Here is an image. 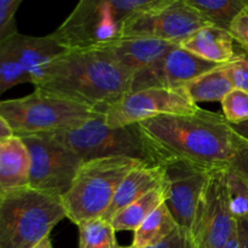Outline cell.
Wrapping results in <instances>:
<instances>
[{"instance_id":"6da1fadb","label":"cell","mask_w":248,"mask_h":248,"mask_svg":"<svg viewBox=\"0 0 248 248\" xmlns=\"http://www.w3.org/2000/svg\"><path fill=\"white\" fill-rule=\"evenodd\" d=\"M138 125L161 164L181 160L208 171L225 170L241 142L224 115L202 108L191 114L156 116Z\"/></svg>"},{"instance_id":"7a4b0ae2","label":"cell","mask_w":248,"mask_h":248,"mask_svg":"<svg viewBox=\"0 0 248 248\" xmlns=\"http://www.w3.org/2000/svg\"><path fill=\"white\" fill-rule=\"evenodd\" d=\"M133 74L103 47L64 50L44 72L35 90L87 107L104 115L131 92Z\"/></svg>"},{"instance_id":"3957f363","label":"cell","mask_w":248,"mask_h":248,"mask_svg":"<svg viewBox=\"0 0 248 248\" xmlns=\"http://www.w3.org/2000/svg\"><path fill=\"white\" fill-rule=\"evenodd\" d=\"M166 0H79L52 34L65 50L99 48L123 36L126 22Z\"/></svg>"},{"instance_id":"277c9868","label":"cell","mask_w":248,"mask_h":248,"mask_svg":"<svg viewBox=\"0 0 248 248\" xmlns=\"http://www.w3.org/2000/svg\"><path fill=\"white\" fill-rule=\"evenodd\" d=\"M63 218L61 196L31 186L0 193V248H34Z\"/></svg>"},{"instance_id":"5b68a950","label":"cell","mask_w":248,"mask_h":248,"mask_svg":"<svg viewBox=\"0 0 248 248\" xmlns=\"http://www.w3.org/2000/svg\"><path fill=\"white\" fill-rule=\"evenodd\" d=\"M144 161L127 156L84 161L67 193L62 196L65 218L79 225L102 218L128 172Z\"/></svg>"},{"instance_id":"8992f818","label":"cell","mask_w":248,"mask_h":248,"mask_svg":"<svg viewBox=\"0 0 248 248\" xmlns=\"http://www.w3.org/2000/svg\"><path fill=\"white\" fill-rule=\"evenodd\" d=\"M0 115L15 136L26 137L72 130L102 114L62 97L34 90L22 98L0 101Z\"/></svg>"},{"instance_id":"52a82bcc","label":"cell","mask_w":248,"mask_h":248,"mask_svg":"<svg viewBox=\"0 0 248 248\" xmlns=\"http://www.w3.org/2000/svg\"><path fill=\"white\" fill-rule=\"evenodd\" d=\"M50 135L77 153L82 161L127 156L148 164H161L138 124L111 127L103 115H98L79 127Z\"/></svg>"},{"instance_id":"ba28073f","label":"cell","mask_w":248,"mask_h":248,"mask_svg":"<svg viewBox=\"0 0 248 248\" xmlns=\"http://www.w3.org/2000/svg\"><path fill=\"white\" fill-rule=\"evenodd\" d=\"M64 50L52 34L31 36L16 31L0 41V97L19 84H38L51 61Z\"/></svg>"},{"instance_id":"9c48e42d","label":"cell","mask_w":248,"mask_h":248,"mask_svg":"<svg viewBox=\"0 0 248 248\" xmlns=\"http://www.w3.org/2000/svg\"><path fill=\"white\" fill-rule=\"evenodd\" d=\"M21 138L31 157L29 186L62 198L84 162L81 157L50 133Z\"/></svg>"},{"instance_id":"30bf717a","label":"cell","mask_w":248,"mask_h":248,"mask_svg":"<svg viewBox=\"0 0 248 248\" xmlns=\"http://www.w3.org/2000/svg\"><path fill=\"white\" fill-rule=\"evenodd\" d=\"M227 170L212 172L201 194L189 232L194 248H223L237 230L229 207Z\"/></svg>"},{"instance_id":"8fae6325","label":"cell","mask_w":248,"mask_h":248,"mask_svg":"<svg viewBox=\"0 0 248 248\" xmlns=\"http://www.w3.org/2000/svg\"><path fill=\"white\" fill-rule=\"evenodd\" d=\"M211 24L182 0H166L128 19L123 36L157 39L181 44L202 27Z\"/></svg>"},{"instance_id":"7c38bea8","label":"cell","mask_w":248,"mask_h":248,"mask_svg":"<svg viewBox=\"0 0 248 248\" xmlns=\"http://www.w3.org/2000/svg\"><path fill=\"white\" fill-rule=\"evenodd\" d=\"M199 108L184 89H144L126 94L103 116L108 126L121 127L161 115L191 114Z\"/></svg>"},{"instance_id":"4fadbf2b","label":"cell","mask_w":248,"mask_h":248,"mask_svg":"<svg viewBox=\"0 0 248 248\" xmlns=\"http://www.w3.org/2000/svg\"><path fill=\"white\" fill-rule=\"evenodd\" d=\"M167 184L165 201L179 229L190 232L196 207L211 173L215 171L201 169L181 160L164 162Z\"/></svg>"},{"instance_id":"5bb4252c","label":"cell","mask_w":248,"mask_h":248,"mask_svg":"<svg viewBox=\"0 0 248 248\" xmlns=\"http://www.w3.org/2000/svg\"><path fill=\"white\" fill-rule=\"evenodd\" d=\"M218 65L176 45L148 69L133 75L131 92L144 89H183L191 80Z\"/></svg>"},{"instance_id":"9a60e30c","label":"cell","mask_w":248,"mask_h":248,"mask_svg":"<svg viewBox=\"0 0 248 248\" xmlns=\"http://www.w3.org/2000/svg\"><path fill=\"white\" fill-rule=\"evenodd\" d=\"M178 44L157 39L124 36L103 46L109 55L127 72L136 75L159 61L167 51Z\"/></svg>"},{"instance_id":"2e32d148","label":"cell","mask_w":248,"mask_h":248,"mask_svg":"<svg viewBox=\"0 0 248 248\" xmlns=\"http://www.w3.org/2000/svg\"><path fill=\"white\" fill-rule=\"evenodd\" d=\"M165 181L166 178H165L164 164L154 165L140 162L133 167L121 182L110 206L102 218L110 222L111 218L119 211L137 201L138 199L154 190L157 186H162Z\"/></svg>"},{"instance_id":"e0dca14e","label":"cell","mask_w":248,"mask_h":248,"mask_svg":"<svg viewBox=\"0 0 248 248\" xmlns=\"http://www.w3.org/2000/svg\"><path fill=\"white\" fill-rule=\"evenodd\" d=\"M235 44L229 31L208 24L188 36L179 46L207 62L223 65L239 55L235 51Z\"/></svg>"},{"instance_id":"ac0fdd59","label":"cell","mask_w":248,"mask_h":248,"mask_svg":"<svg viewBox=\"0 0 248 248\" xmlns=\"http://www.w3.org/2000/svg\"><path fill=\"white\" fill-rule=\"evenodd\" d=\"M31 157L21 137L0 142V193L29 186Z\"/></svg>"},{"instance_id":"d6986e66","label":"cell","mask_w":248,"mask_h":248,"mask_svg":"<svg viewBox=\"0 0 248 248\" xmlns=\"http://www.w3.org/2000/svg\"><path fill=\"white\" fill-rule=\"evenodd\" d=\"M166 199L167 184L165 181L162 186H157L154 190L138 199L137 201L119 211L110 219L111 225L115 232H125V230L135 232L161 203L166 201Z\"/></svg>"},{"instance_id":"ffe728a7","label":"cell","mask_w":248,"mask_h":248,"mask_svg":"<svg viewBox=\"0 0 248 248\" xmlns=\"http://www.w3.org/2000/svg\"><path fill=\"white\" fill-rule=\"evenodd\" d=\"M188 96L195 102H222L234 90L225 64L203 73L183 87Z\"/></svg>"},{"instance_id":"44dd1931","label":"cell","mask_w":248,"mask_h":248,"mask_svg":"<svg viewBox=\"0 0 248 248\" xmlns=\"http://www.w3.org/2000/svg\"><path fill=\"white\" fill-rule=\"evenodd\" d=\"M176 229H178V225L164 202L135 230L132 245L136 248L155 246L167 239Z\"/></svg>"},{"instance_id":"7402d4cb","label":"cell","mask_w":248,"mask_h":248,"mask_svg":"<svg viewBox=\"0 0 248 248\" xmlns=\"http://www.w3.org/2000/svg\"><path fill=\"white\" fill-rule=\"evenodd\" d=\"M211 24L229 31L235 17L247 6L245 0H182Z\"/></svg>"},{"instance_id":"603a6c76","label":"cell","mask_w":248,"mask_h":248,"mask_svg":"<svg viewBox=\"0 0 248 248\" xmlns=\"http://www.w3.org/2000/svg\"><path fill=\"white\" fill-rule=\"evenodd\" d=\"M79 228V248H119L115 229L104 218L86 220Z\"/></svg>"},{"instance_id":"cb8c5ba5","label":"cell","mask_w":248,"mask_h":248,"mask_svg":"<svg viewBox=\"0 0 248 248\" xmlns=\"http://www.w3.org/2000/svg\"><path fill=\"white\" fill-rule=\"evenodd\" d=\"M227 189L229 207L234 218L248 222V183L240 174L228 169Z\"/></svg>"},{"instance_id":"d4e9b609","label":"cell","mask_w":248,"mask_h":248,"mask_svg":"<svg viewBox=\"0 0 248 248\" xmlns=\"http://www.w3.org/2000/svg\"><path fill=\"white\" fill-rule=\"evenodd\" d=\"M220 103L223 115L229 124H240L248 120V92L234 89Z\"/></svg>"},{"instance_id":"484cf974","label":"cell","mask_w":248,"mask_h":248,"mask_svg":"<svg viewBox=\"0 0 248 248\" xmlns=\"http://www.w3.org/2000/svg\"><path fill=\"white\" fill-rule=\"evenodd\" d=\"M225 68L234 89L248 92V53L241 50L235 60L225 64Z\"/></svg>"},{"instance_id":"4316f807","label":"cell","mask_w":248,"mask_h":248,"mask_svg":"<svg viewBox=\"0 0 248 248\" xmlns=\"http://www.w3.org/2000/svg\"><path fill=\"white\" fill-rule=\"evenodd\" d=\"M23 0H0V41L16 33V12Z\"/></svg>"},{"instance_id":"83f0119b","label":"cell","mask_w":248,"mask_h":248,"mask_svg":"<svg viewBox=\"0 0 248 248\" xmlns=\"http://www.w3.org/2000/svg\"><path fill=\"white\" fill-rule=\"evenodd\" d=\"M229 31L240 48L248 53V6L235 17L230 24Z\"/></svg>"},{"instance_id":"f1b7e54d","label":"cell","mask_w":248,"mask_h":248,"mask_svg":"<svg viewBox=\"0 0 248 248\" xmlns=\"http://www.w3.org/2000/svg\"><path fill=\"white\" fill-rule=\"evenodd\" d=\"M228 169L236 172L248 183V142L242 138Z\"/></svg>"},{"instance_id":"f546056e","label":"cell","mask_w":248,"mask_h":248,"mask_svg":"<svg viewBox=\"0 0 248 248\" xmlns=\"http://www.w3.org/2000/svg\"><path fill=\"white\" fill-rule=\"evenodd\" d=\"M148 248H194V246L190 239V234L178 228L164 241Z\"/></svg>"},{"instance_id":"4dcf8cb0","label":"cell","mask_w":248,"mask_h":248,"mask_svg":"<svg viewBox=\"0 0 248 248\" xmlns=\"http://www.w3.org/2000/svg\"><path fill=\"white\" fill-rule=\"evenodd\" d=\"M237 235H239L240 248H248V222L247 220H236Z\"/></svg>"},{"instance_id":"1f68e13d","label":"cell","mask_w":248,"mask_h":248,"mask_svg":"<svg viewBox=\"0 0 248 248\" xmlns=\"http://www.w3.org/2000/svg\"><path fill=\"white\" fill-rule=\"evenodd\" d=\"M230 125H232V128L234 130V132L240 138H242V140L248 142V120L245 121V123L230 124Z\"/></svg>"},{"instance_id":"d6a6232c","label":"cell","mask_w":248,"mask_h":248,"mask_svg":"<svg viewBox=\"0 0 248 248\" xmlns=\"http://www.w3.org/2000/svg\"><path fill=\"white\" fill-rule=\"evenodd\" d=\"M12 136L15 135L14 132H12L11 128H10L9 124H7L6 121H5V119L0 115V142L12 137Z\"/></svg>"},{"instance_id":"836d02e7","label":"cell","mask_w":248,"mask_h":248,"mask_svg":"<svg viewBox=\"0 0 248 248\" xmlns=\"http://www.w3.org/2000/svg\"><path fill=\"white\" fill-rule=\"evenodd\" d=\"M223 248H240V241H239V235H237V230L232 234V236L228 240L227 244L223 246Z\"/></svg>"},{"instance_id":"e575fe53","label":"cell","mask_w":248,"mask_h":248,"mask_svg":"<svg viewBox=\"0 0 248 248\" xmlns=\"http://www.w3.org/2000/svg\"><path fill=\"white\" fill-rule=\"evenodd\" d=\"M34 248H53L52 242H51V240H50V236L46 237V239H44L41 242H39V244L36 245Z\"/></svg>"},{"instance_id":"d590c367","label":"cell","mask_w":248,"mask_h":248,"mask_svg":"<svg viewBox=\"0 0 248 248\" xmlns=\"http://www.w3.org/2000/svg\"><path fill=\"white\" fill-rule=\"evenodd\" d=\"M119 248H136L135 246H133V245H131V246H127V247H119Z\"/></svg>"},{"instance_id":"8d00e7d4","label":"cell","mask_w":248,"mask_h":248,"mask_svg":"<svg viewBox=\"0 0 248 248\" xmlns=\"http://www.w3.org/2000/svg\"><path fill=\"white\" fill-rule=\"evenodd\" d=\"M245 1H246V4H247V6H248V0H245Z\"/></svg>"}]
</instances>
